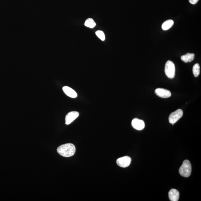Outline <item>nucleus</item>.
<instances>
[{
	"instance_id": "3",
	"label": "nucleus",
	"mask_w": 201,
	"mask_h": 201,
	"mask_svg": "<svg viewBox=\"0 0 201 201\" xmlns=\"http://www.w3.org/2000/svg\"><path fill=\"white\" fill-rule=\"evenodd\" d=\"M175 66L173 62L168 61L166 62L165 65V72L168 78L173 79L175 76Z\"/></svg>"
},
{
	"instance_id": "9",
	"label": "nucleus",
	"mask_w": 201,
	"mask_h": 201,
	"mask_svg": "<svg viewBox=\"0 0 201 201\" xmlns=\"http://www.w3.org/2000/svg\"><path fill=\"white\" fill-rule=\"evenodd\" d=\"M63 90L67 96L70 98H76L78 96L76 92L69 87L65 86L63 87Z\"/></svg>"
},
{
	"instance_id": "5",
	"label": "nucleus",
	"mask_w": 201,
	"mask_h": 201,
	"mask_svg": "<svg viewBox=\"0 0 201 201\" xmlns=\"http://www.w3.org/2000/svg\"><path fill=\"white\" fill-rule=\"evenodd\" d=\"M131 161V158L128 156H125L118 159L116 163L120 167L126 168L130 166Z\"/></svg>"
},
{
	"instance_id": "11",
	"label": "nucleus",
	"mask_w": 201,
	"mask_h": 201,
	"mask_svg": "<svg viewBox=\"0 0 201 201\" xmlns=\"http://www.w3.org/2000/svg\"><path fill=\"white\" fill-rule=\"evenodd\" d=\"M195 57L193 53H187L181 57V59L185 63L190 62L195 59Z\"/></svg>"
},
{
	"instance_id": "12",
	"label": "nucleus",
	"mask_w": 201,
	"mask_h": 201,
	"mask_svg": "<svg viewBox=\"0 0 201 201\" xmlns=\"http://www.w3.org/2000/svg\"><path fill=\"white\" fill-rule=\"evenodd\" d=\"M173 23L174 22L173 20H166L162 24V29L164 30H168L173 26Z\"/></svg>"
},
{
	"instance_id": "15",
	"label": "nucleus",
	"mask_w": 201,
	"mask_h": 201,
	"mask_svg": "<svg viewBox=\"0 0 201 201\" xmlns=\"http://www.w3.org/2000/svg\"><path fill=\"white\" fill-rule=\"evenodd\" d=\"M96 34L101 40L104 41L105 39V36L104 32H102V31H97V32H96Z\"/></svg>"
},
{
	"instance_id": "13",
	"label": "nucleus",
	"mask_w": 201,
	"mask_h": 201,
	"mask_svg": "<svg viewBox=\"0 0 201 201\" xmlns=\"http://www.w3.org/2000/svg\"><path fill=\"white\" fill-rule=\"evenodd\" d=\"M193 72L195 76L197 77L200 74V67L198 63H196L194 65L193 68Z\"/></svg>"
},
{
	"instance_id": "10",
	"label": "nucleus",
	"mask_w": 201,
	"mask_h": 201,
	"mask_svg": "<svg viewBox=\"0 0 201 201\" xmlns=\"http://www.w3.org/2000/svg\"><path fill=\"white\" fill-rule=\"evenodd\" d=\"M179 193L175 189H172L168 193L169 200L171 201H178L179 199Z\"/></svg>"
},
{
	"instance_id": "8",
	"label": "nucleus",
	"mask_w": 201,
	"mask_h": 201,
	"mask_svg": "<svg viewBox=\"0 0 201 201\" xmlns=\"http://www.w3.org/2000/svg\"><path fill=\"white\" fill-rule=\"evenodd\" d=\"M132 125L134 128L138 130H143L145 127L144 122L137 118H135L132 120Z\"/></svg>"
},
{
	"instance_id": "7",
	"label": "nucleus",
	"mask_w": 201,
	"mask_h": 201,
	"mask_svg": "<svg viewBox=\"0 0 201 201\" xmlns=\"http://www.w3.org/2000/svg\"><path fill=\"white\" fill-rule=\"evenodd\" d=\"M155 93L158 97L162 98H168L171 95V92L169 91L161 88L156 89L155 90Z\"/></svg>"
},
{
	"instance_id": "6",
	"label": "nucleus",
	"mask_w": 201,
	"mask_h": 201,
	"mask_svg": "<svg viewBox=\"0 0 201 201\" xmlns=\"http://www.w3.org/2000/svg\"><path fill=\"white\" fill-rule=\"evenodd\" d=\"M79 113L77 111H71L66 115L65 117V124L67 125L70 124L78 117Z\"/></svg>"
},
{
	"instance_id": "2",
	"label": "nucleus",
	"mask_w": 201,
	"mask_h": 201,
	"mask_svg": "<svg viewBox=\"0 0 201 201\" xmlns=\"http://www.w3.org/2000/svg\"><path fill=\"white\" fill-rule=\"evenodd\" d=\"M179 172L181 176L188 177L190 176L192 173V165L189 161L185 160L184 161L181 167H180Z\"/></svg>"
},
{
	"instance_id": "1",
	"label": "nucleus",
	"mask_w": 201,
	"mask_h": 201,
	"mask_svg": "<svg viewBox=\"0 0 201 201\" xmlns=\"http://www.w3.org/2000/svg\"><path fill=\"white\" fill-rule=\"evenodd\" d=\"M58 152L60 155L65 157H69L75 154L76 148L72 143H66L60 146L57 149Z\"/></svg>"
},
{
	"instance_id": "4",
	"label": "nucleus",
	"mask_w": 201,
	"mask_h": 201,
	"mask_svg": "<svg viewBox=\"0 0 201 201\" xmlns=\"http://www.w3.org/2000/svg\"><path fill=\"white\" fill-rule=\"evenodd\" d=\"M183 114V111L181 109H178L170 114L169 117V122L174 124L181 118Z\"/></svg>"
},
{
	"instance_id": "14",
	"label": "nucleus",
	"mask_w": 201,
	"mask_h": 201,
	"mask_svg": "<svg viewBox=\"0 0 201 201\" xmlns=\"http://www.w3.org/2000/svg\"><path fill=\"white\" fill-rule=\"evenodd\" d=\"M85 25V26L90 28H93L95 26L96 23L92 18H88L86 20Z\"/></svg>"
},
{
	"instance_id": "16",
	"label": "nucleus",
	"mask_w": 201,
	"mask_h": 201,
	"mask_svg": "<svg viewBox=\"0 0 201 201\" xmlns=\"http://www.w3.org/2000/svg\"><path fill=\"white\" fill-rule=\"evenodd\" d=\"M199 0H189V2L192 4L195 5L197 3Z\"/></svg>"
}]
</instances>
